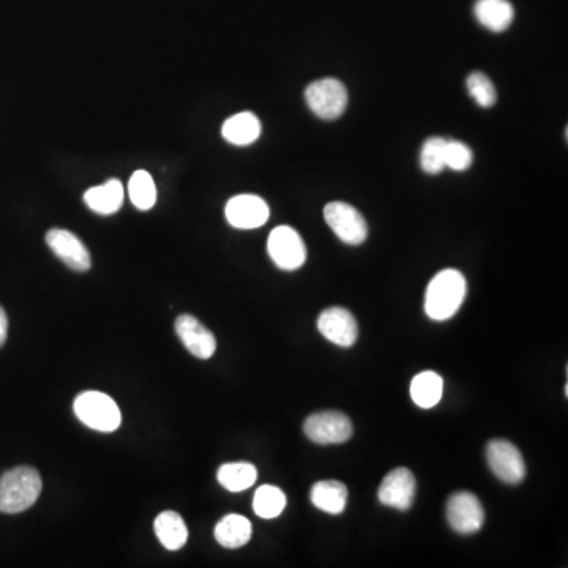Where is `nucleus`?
I'll return each instance as SVG.
<instances>
[{
  "label": "nucleus",
  "instance_id": "1",
  "mask_svg": "<svg viewBox=\"0 0 568 568\" xmlns=\"http://www.w3.org/2000/svg\"><path fill=\"white\" fill-rule=\"evenodd\" d=\"M466 291V278L460 270H441L426 288V316L439 322L453 318L463 305Z\"/></svg>",
  "mask_w": 568,
  "mask_h": 568
},
{
  "label": "nucleus",
  "instance_id": "2",
  "mask_svg": "<svg viewBox=\"0 0 568 568\" xmlns=\"http://www.w3.org/2000/svg\"><path fill=\"white\" fill-rule=\"evenodd\" d=\"M42 477L37 469L19 466L0 477V512L15 515L26 512L42 494Z\"/></svg>",
  "mask_w": 568,
  "mask_h": 568
},
{
  "label": "nucleus",
  "instance_id": "3",
  "mask_svg": "<svg viewBox=\"0 0 568 568\" xmlns=\"http://www.w3.org/2000/svg\"><path fill=\"white\" fill-rule=\"evenodd\" d=\"M73 411L84 425L100 433H113L122 423L119 406L106 393H81L73 403Z\"/></svg>",
  "mask_w": 568,
  "mask_h": 568
},
{
  "label": "nucleus",
  "instance_id": "4",
  "mask_svg": "<svg viewBox=\"0 0 568 568\" xmlns=\"http://www.w3.org/2000/svg\"><path fill=\"white\" fill-rule=\"evenodd\" d=\"M305 100L319 119L335 120L348 108V90L338 79H318L305 90Z\"/></svg>",
  "mask_w": 568,
  "mask_h": 568
},
{
  "label": "nucleus",
  "instance_id": "5",
  "mask_svg": "<svg viewBox=\"0 0 568 568\" xmlns=\"http://www.w3.org/2000/svg\"><path fill=\"white\" fill-rule=\"evenodd\" d=\"M267 251L275 266L281 270H297L307 261V247L296 229L278 226L270 232Z\"/></svg>",
  "mask_w": 568,
  "mask_h": 568
},
{
  "label": "nucleus",
  "instance_id": "6",
  "mask_svg": "<svg viewBox=\"0 0 568 568\" xmlns=\"http://www.w3.org/2000/svg\"><path fill=\"white\" fill-rule=\"evenodd\" d=\"M303 431L314 444H343L351 439L352 423L343 412L321 411L305 420Z\"/></svg>",
  "mask_w": 568,
  "mask_h": 568
},
{
  "label": "nucleus",
  "instance_id": "7",
  "mask_svg": "<svg viewBox=\"0 0 568 568\" xmlns=\"http://www.w3.org/2000/svg\"><path fill=\"white\" fill-rule=\"evenodd\" d=\"M324 218L335 236L348 245H360L368 237V225L362 213L346 202H330Z\"/></svg>",
  "mask_w": 568,
  "mask_h": 568
},
{
  "label": "nucleus",
  "instance_id": "8",
  "mask_svg": "<svg viewBox=\"0 0 568 568\" xmlns=\"http://www.w3.org/2000/svg\"><path fill=\"white\" fill-rule=\"evenodd\" d=\"M486 460L497 479L507 485H518L526 477V464L516 445L505 439H493L486 447Z\"/></svg>",
  "mask_w": 568,
  "mask_h": 568
},
{
  "label": "nucleus",
  "instance_id": "9",
  "mask_svg": "<svg viewBox=\"0 0 568 568\" xmlns=\"http://www.w3.org/2000/svg\"><path fill=\"white\" fill-rule=\"evenodd\" d=\"M447 521L458 534L479 532L485 523V510L479 497L468 491L452 494L447 501Z\"/></svg>",
  "mask_w": 568,
  "mask_h": 568
},
{
  "label": "nucleus",
  "instance_id": "10",
  "mask_svg": "<svg viewBox=\"0 0 568 568\" xmlns=\"http://www.w3.org/2000/svg\"><path fill=\"white\" fill-rule=\"evenodd\" d=\"M46 243L54 255L75 272H87L92 267V258L83 240L67 229H51L46 234Z\"/></svg>",
  "mask_w": 568,
  "mask_h": 568
},
{
  "label": "nucleus",
  "instance_id": "11",
  "mask_svg": "<svg viewBox=\"0 0 568 568\" xmlns=\"http://www.w3.org/2000/svg\"><path fill=\"white\" fill-rule=\"evenodd\" d=\"M226 220L237 229H256L266 225L270 209L264 199L256 195H239L226 204Z\"/></svg>",
  "mask_w": 568,
  "mask_h": 568
},
{
  "label": "nucleus",
  "instance_id": "12",
  "mask_svg": "<svg viewBox=\"0 0 568 568\" xmlns=\"http://www.w3.org/2000/svg\"><path fill=\"white\" fill-rule=\"evenodd\" d=\"M318 329L322 337L341 348H351L359 338V326L346 308L332 307L319 314Z\"/></svg>",
  "mask_w": 568,
  "mask_h": 568
},
{
  "label": "nucleus",
  "instance_id": "13",
  "mask_svg": "<svg viewBox=\"0 0 568 568\" xmlns=\"http://www.w3.org/2000/svg\"><path fill=\"white\" fill-rule=\"evenodd\" d=\"M415 479L406 468L393 469L385 475L379 486L378 497L381 504L406 512L414 504Z\"/></svg>",
  "mask_w": 568,
  "mask_h": 568
},
{
  "label": "nucleus",
  "instance_id": "14",
  "mask_svg": "<svg viewBox=\"0 0 568 568\" xmlns=\"http://www.w3.org/2000/svg\"><path fill=\"white\" fill-rule=\"evenodd\" d=\"M176 333L190 354L207 360L217 351V340L213 333L191 314H182L176 319Z\"/></svg>",
  "mask_w": 568,
  "mask_h": 568
},
{
  "label": "nucleus",
  "instance_id": "15",
  "mask_svg": "<svg viewBox=\"0 0 568 568\" xmlns=\"http://www.w3.org/2000/svg\"><path fill=\"white\" fill-rule=\"evenodd\" d=\"M310 499L316 509L330 515H340L348 505V488L338 480H322L314 483Z\"/></svg>",
  "mask_w": 568,
  "mask_h": 568
},
{
  "label": "nucleus",
  "instance_id": "16",
  "mask_svg": "<svg viewBox=\"0 0 568 568\" xmlns=\"http://www.w3.org/2000/svg\"><path fill=\"white\" fill-rule=\"evenodd\" d=\"M474 15L491 32H504L512 26L515 10L509 0H477Z\"/></svg>",
  "mask_w": 568,
  "mask_h": 568
},
{
  "label": "nucleus",
  "instance_id": "17",
  "mask_svg": "<svg viewBox=\"0 0 568 568\" xmlns=\"http://www.w3.org/2000/svg\"><path fill=\"white\" fill-rule=\"evenodd\" d=\"M84 202L98 215H113L124 204V187L120 180H108L106 184L89 188L84 195Z\"/></svg>",
  "mask_w": 568,
  "mask_h": 568
},
{
  "label": "nucleus",
  "instance_id": "18",
  "mask_svg": "<svg viewBox=\"0 0 568 568\" xmlns=\"http://www.w3.org/2000/svg\"><path fill=\"white\" fill-rule=\"evenodd\" d=\"M261 120L253 113H239L229 117L221 128V135L234 146H250L261 136Z\"/></svg>",
  "mask_w": 568,
  "mask_h": 568
},
{
  "label": "nucleus",
  "instance_id": "19",
  "mask_svg": "<svg viewBox=\"0 0 568 568\" xmlns=\"http://www.w3.org/2000/svg\"><path fill=\"white\" fill-rule=\"evenodd\" d=\"M154 531L161 545L169 551L184 548L188 540V529L184 518L179 513L172 512V510H166V512H161L157 516Z\"/></svg>",
  "mask_w": 568,
  "mask_h": 568
},
{
  "label": "nucleus",
  "instance_id": "20",
  "mask_svg": "<svg viewBox=\"0 0 568 568\" xmlns=\"http://www.w3.org/2000/svg\"><path fill=\"white\" fill-rule=\"evenodd\" d=\"M251 523L242 515H226L215 527V539L228 550H237L251 539Z\"/></svg>",
  "mask_w": 568,
  "mask_h": 568
},
{
  "label": "nucleus",
  "instance_id": "21",
  "mask_svg": "<svg viewBox=\"0 0 568 568\" xmlns=\"http://www.w3.org/2000/svg\"><path fill=\"white\" fill-rule=\"evenodd\" d=\"M444 381L434 371H423L411 382V398L419 408L431 409L441 401Z\"/></svg>",
  "mask_w": 568,
  "mask_h": 568
},
{
  "label": "nucleus",
  "instance_id": "22",
  "mask_svg": "<svg viewBox=\"0 0 568 568\" xmlns=\"http://www.w3.org/2000/svg\"><path fill=\"white\" fill-rule=\"evenodd\" d=\"M218 482L231 493H240L255 485L258 469L250 463H228L218 469Z\"/></svg>",
  "mask_w": 568,
  "mask_h": 568
},
{
  "label": "nucleus",
  "instance_id": "23",
  "mask_svg": "<svg viewBox=\"0 0 568 568\" xmlns=\"http://www.w3.org/2000/svg\"><path fill=\"white\" fill-rule=\"evenodd\" d=\"M128 195L138 210H150L157 202V185L147 171H136L128 182Z\"/></svg>",
  "mask_w": 568,
  "mask_h": 568
},
{
  "label": "nucleus",
  "instance_id": "24",
  "mask_svg": "<svg viewBox=\"0 0 568 568\" xmlns=\"http://www.w3.org/2000/svg\"><path fill=\"white\" fill-rule=\"evenodd\" d=\"M286 507V496L278 486L262 485L259 486L253 499V509L255 513L264 520H272L281 515Z\"/></svg>",
  "mask_w": 568,
  "mask_h": 568
},
{
  "label": "nucleus",
  "instance_id": "25",
  "mask_svg": "<svg viewBox=\"0 0 568 568\" xmlns=\"http://www.w3.org/2000/svg\"><path fill=\"white\" fill-rule=\"evenodd\" d=\"M445 147L447 138L433 136L423 142L422 152H420V166L426 174L436 176L445 169Z\"/></svg>",
  "mask_w": 568,
  "mask_h": 568
},
{
  "label": "nucleus",
  "instance_id": "26",
  "mask_svg": "<svg viewBox=\"0 0 568 568\" xmlns=\"http://www.w3.org/2000/svg\"><path fill=\"white\" fill-rule=\"evenodd\" d=\"M466 84H468L469 95L474 98L477 105L482 106V108H491L496 103V87H494L491 79L485 73L474 71V73L469 75L468 83Z\"/></svg>",
  "mask_w": 568,
  "mask_h": 568
},
{
  "label": "nucleus",
  "instance_id": "27",
  "mask_svg": "<svg viewBox=\"0 0 568 568\" xmlns=\"http://www.w3.org/2000/svg\"><path fill=\"white\" fill-rule=\"evenodd\" d=\"M474 161L471 147L461 141H453L447 139V147H445V168L452 171L461 172L471 168Z\"/></svg>",
  "mask_w": 568,
  "mask_h": 568
},
{
  "label": "nucleus",
  "instance_id": "28",
  "mask_svg": "<svg viewBox=\"0 0 568 568\" xmlns=\"http://www.w3.org/2000/svg\"><path fill=\"white\" fill-rule=\"evenodd\" d=\"M8 333V318L7 313H5L4 308L0 307V348L4 346L5 341H7Z\"/></svg>",
  "mask_w": 568,
  "mask_h": 568
}]
</instances>
